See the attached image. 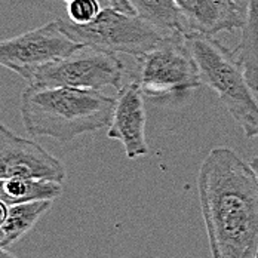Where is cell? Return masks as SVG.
<instances>
[{
	"label": "cell",
	"instance_id": "obj_22",
	"mask_svg": "<svg viewBox=\"0 0 258 258\" xmlns=\"http://www.w3.org/2000/svg\"><path fill=\"white\" fill-rule=\"evenodd\" d=\"M255 258H258V257H255Z\"/></svg>",
	"mask_w": 258,
	"mask_h": 258
},
{
	"label": "cell",
	"instance_id": "obj_2",
	"mask_svg": "<svg viewBox=\"0 0 258 258\" xmlns=\"http://www.w3.org/2000/svg\"><path fill=\"white\" fill-rule=\"evenodd\" d=\"M116 98L100 91L28 85L21 94V119L34 137L69 143L110 125Z\"/></svg>",
	"mask_w": 258,
	"mask_h": 258
},
{
	"label": "cell",
	"instance_id": "obj_13",
	"mask_svg": "<svg viewBox=\"0 0 258 258\" xmlns=\"http://www.w3.org/2000/svg\"><path fill=\"white\" fill-rule=\"evenodd\" d=\"M53 205V201H36L9 205V214L0 227V246L9 248L21 237H24L37 224L40 217Z\"/></svg>",
	"mask_w": 258,
	"mask_h": 258
},
{
	"label": "cell",
	"instance_id": "obj_14",
	"mask_svg": "<svg viewBox=\"0 0 258 258\" xmlns=\"http://www.w3.org/2000/svg\"><path fill=\"white\" fill-rule=\"evenodd\" d=\"M129 3L137 17L163 33L181 31L188 34L184 17L174 0H129Z\"/></svg>",
	"mask_w": 258,
	"mask_h": 258
},
{
	"label": "cell",
	"instance_id": "obj_17",
	"mask_svg": "<svg viewBox=\"0 0 258 258\" xmlns=\"http://www.w3.org/2000/svg\"><path fill=\"white\" fill-rule=\"evenodd\" d=\"M8 214H9V205H8V204H5L3 201H0V227H2V226H3V223L6 221Z\"/></svg>",
	"mask_w": 258,
	"mask_h": 258
},
{
	"label": "cell",
	"instance_id": "obj_19",
	"mask_svg": "<svg viewBox=\"0 0 258 258\" xmlns=\"http://www.w3.org/2000/svg\"><path fill=\"white\" fill-rule=\"evenodd\" d=\"M0 258H17L15 255H12L9 251H6V248L0 246Z\"/></svg>",
	"mask_w": 258,
	"mask_h": 258
},
{
	"label": "cell",
	"instance_id": "obj_6",
	"mask_svg": "<svg viewBox=\"0 0 258 258\" xmlns=\"http://www.w3.org/2000/svg\"><path fill=\"white\" fill-rule=\"evenodd\" d=\"M123 62L108 52L83 46L76 52L37 67L27 82L34 86H64L101 91L107 86L122 88Z\"/></svg>",
	"mask_w": 258,
	"mask_h": 258
},
{
	"label": "cell",
	"instance_id": "obj_18",
	"mask_svg": "<svg viewBox=\"0 0 258 258\" xmlns=\"http://www.w3.org/2000/svg\"><path fill=\"white\" fill-rule=\"evenodd\" d=\"M249 166L252 168L254 174L257 175V178H258V156H254V157L249 160Z\"/></svg>",
	"mask_w": 258,
	"mask_h": 258
},
{
	"label": "cell",
	"instance_id": "obj_12",
	"mask_svg": "<svg viewBox=\"0 0 258 258\" xmlns=\"http://www.w3.org/2000/svg\"><path fill=\"white\" fill-rule=\"evenodd\" d=\"M234 55L251 89L258 92V0H246L245 24Z\"/></svg>",
	"mask_w": 258,
	"mask_h": 258
},
{
	"label": "cell",
	"instance_id": "obj_7",
	"mask_svg": "<svg viewBox=\"0 0 258 258\" xmlns=\"http://www.w3.org/2000/svg\"><path fill=\"white\" fill-rule=\"evenodd\" d=\"M80 48L83 46L73 42L55 20L24 34L0 40V66L27 80L37 67Z\"/></svg>",
	"mask_w": 258,
	"mask_h": 258
},
{
	"label": "cell",
	"instance_id": "obj_5",
	"mask_svg": "<svg viewBox=\"0 0 258 258\" xmlns=\"http://www.w3.org/2000/svg\"><path fill=\"white\" fill-rule=\"evenodd\" d=\"M59 28L79 45L108 53H128L140 56L155 49L168 33L156 28L134 14L104 8L89 24H75L56 18Z\"/></svg>",
	"mask_w": 258,
	"mask_h": 258
},
{
	"label": "cell",
	"instance_id": "obj_8",
	"mask_svg": "<svg viewBox=\"0 0 258 258\" xmlns=\"http://www.w3.org/2000/svg\"><path fill=\"white\" fill-rule=\"evenodd\" d=\"M66 175L64 165L55 156L0 123V178H37L62 182Z\"/></svg>",
	"mask_w": 258,
	"mask_h": 258
},
{
	"label": "cell",
	"instance_id": "obj_20",
	"mask_svg": "<svg viewBox=\"0 0 258 258\" xmlns=\"http://www.w3.org/2000/svg\"><path fill=\"white\" fill-rule=\"evenodd\" d=\"M64 2H67V3H70V2H73V0H64Z\"/></svg>",
	"mask_w": 258,
	"mask_h": 258
},
{
	"label": "cell",
	"instance_id": "obj_4",
	"mask_svg": "<svg viewBox=\"0 0 258 258\" xmlns=\"http://www.w3.org/2000/svg\"><path fill=\"white\" fill-rule=\"evenodd\" d=\"M135 83L144 98L155 103H175L201 88L198 64L187 46L185 34L168 33L155 49L137 56Z\"/></svg>",
	"mask_w": 258,
	"mask_h": 258
},
{
	"label": "cell",
	"instance_id": "obj_3",
	"mask_svg": "<svg viewBox=\"0 0 258 258\" xmlns=\"http://www.w3.org/2000/svg\"><path fill=\"white\" fill-rule=\"evenodd\" d=\"M185 42L198 64L202 83L218 94L248 140L258 138V100L236 55L214 36L190 33L185 34Z\"/></svg>",
	"mask_w": 258,
	"mask_h": 258
},
{
	"label": "cell",
	"instance_id": "obj_10",
	"mask_svg": "<svg viewBox=\"0 0 258 258\" xmlns=\"http://www.w3.org/2000/svg\"><path fill=\"white\" fill-rule=\"evenodd\" d=\"M190 33L215 36L245 24L246 0H174Z\"/></svg>",
	"mask_w": 258,
	"mask_h": 258
},
{
	"label": "cell",
	"instance_id": "obj_11",
	"mask_svg": "<svg viewBox=\"0 0 258 258\" xmlns=\"http://www.w3.org/2000/svg\"><path fill=\"white\" fill-rule=\"evenodd\" d=\"M62 193V184L37 178H0V201L8 205L55 201Z\"/></svg>",
	"mask_w": 258,
	"mask_h": 258
},
{
	"label": "cell",
	"instance_id": "obj_1",
	"mask_svg": "<svg viewBox=\"0 0 258 258\" xmlns=\"http://www.w3.org/2000/svg\"><path fill=\"white\" fill-rule=\"evenodd\" d=\"M199 202L212 258H255L258 178L229 147H215L198 174Z\"/></svg>",
	"mask_w": 258,
	"mask_h": 258
},
{
	"label": "cell",
	"instance_id": "obj_21",
	"mask_svg": "<svg viewBox=\"0 0 258 258\" xmlns=\"http://www.w3.org/2000/svg\"><path fill=\"white\" fill-rule=\"evenodd\" d=\"M255 257H258V251H257V255H255Z\"/></svg>",
	"mask_w": 258,
	"mask_h": 258
},
{
	"label": "cell",
	"instance_id": "obj_9",
	"mask_svg": "<svg viewBox=\"0 0 258 258\" xmlns=\"http://www.w3.org/2000/svg\"><path fill=\"white\" fill-rule=\"evenodd\" d=\"M144 95L135 82L119 89L116 105L108 125L107 137L122 143L128 159H138L149 153L146 140Z\"/></svg>",
	"mask_w": 258,
	"mask_h": 258
},
{
	"label": "cell",
	"instance_id": "obj_16",
	"mask_svg": "<svg viewBox=\"0 0 258 258\" xmlns=\"http://www.w3.org/2000/svg\"><path fill=\"white\" fill-rule=\"evenodd\" d=\"M107 2H108L110 8H113L116 11H120V12H125V14H134L135 15V12H134L132 6L129 3V0H107Z\"/></svg>",
	"mask_w": 258,
	"mask_h": 258
},
{
	"label": "cell",
	"instance_id": "obj_15",
	"mask_svg": "<svg viewBox=\"0 0 258 258\" xmlns=\"http://www.w3.org/2000/svg\"><path fill=\"white\" fill-rule=\"evenodd\" d=\"M100 12L101 6L98 0H73L67 6L69 20L80 26L92 23Z\"/></svg>",
	"mask_w": 258,
	"mask_h": 258
}]
</instances>
